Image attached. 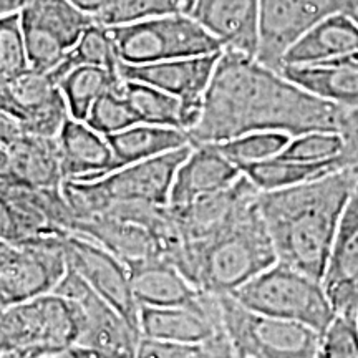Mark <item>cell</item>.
<instances>
[{
  "instance_id": "obj_13",
  "label": "cell",
  "mask_w": 358,
  "mask_h": 358,
  "mask_svg": "<svg viewBox=\"0 0 358 358\" xmlns=\"http://www.w3.org/2000/svg\"><path fill=\"white\" fill-rule=\"evenodd\" d=\"M64 250L71 271L140 330V306L133 295L127 264L95 241L73 232L64 236Z\"/></svg>"
},
{
  "instance_id": "obj_30",
  "label": "cell",
  "mask_w": 358,
  "mask_h": 358,
  "mask_svg": "<svg viewBox=\"0 0 358 358\" xmlns=\"http://www.w3.org/2000/svg\"><path fill=\"white\" fill-rule=\"evenodd\" d=\"M93 65L118 71L120 58L116 55L115 43L111 40L110 30L100 24H93L82 35L78 43L69 52L65 60L52 71V78L58 83V78L75 66Z\"/></svg>"
},
{
  "instance_id": "obj_44",
  "label": "cell",
  "mask_w": 358,
  "mask_h": 358,
  "mask_svg": "<svg viewBox=\"0 0 358 358\" xmlns=\"http://www.w3.org/2000/svg\"><path fill=\"white\" fill-rule=\"evenodd\" d=\"M10 174V148L0 141V181H7Z\"/></svg>"
},
{
  "instance_id": "obj_36",
  "label": "cell",
  "mask_w": 358,
  "mask_h": 358,
  "mask_svg": "<svg viewBox=\"0 0 358 358\" xmlns=\"http://www.w3.org/2000/svg\"><path fill=\"white\" fill-rule=\"evenodd\" d=\"M313 358H358V324L355 313H337L320 334Z\"/></svg>"
},
{
  "instance_id": "obj_12",
  "label": "cell",
  "mask_w": 358,
  "mask_h": 358,
  "mask_svg": "<svg viewBox=\"0 0 358 358\" xmlns=\"http://www.w3.org/2000/svg\"><path fill=\"white\" fill-rule=\"evenodd\" d=\"M64 236L37 237L19 245L12 262L0 271V308L53 292L69 271Z\"/></svg>"
},
{
  "instance_id": "obj_40",
  "label": "cell",
  "mask_w": 358,
  "mask_h": 358,
  "mask_svg": "<svg viewBox=\"0 0 358 358\" xmlns=\"http://www.w3.org/2000/svg\"><path fill=\"white\" fill-rule=\"evenodd\" d=\"M0 239L15 245L22 244V241H24L19 226H17L15 219L12 216L10 208H8L7 201L3 199L2 192H0Z\"/></svg>"
},
{
  "instance_id": "obj_39",
  "label": "cell",
  "mask_w": 358,
  "mask_h": 358,
  "mask_svg": "<svg viewBox=\"0 0 358 358\" xmlns=\"http://www.w3.org/2000/svg\"><path fill=\"white\" fill-rule=\"evenodd\" d=\"M340 133L345 140L342 163L345 168L352 169L358 181V108H342Z\"/></svg>"
},
{
  "instance_id": "obj_29",
  "label": "cell",
  "mask_w": 358,
  "mask_h": 358,
  "mask_svg": "<svg viewBox=\"0 0 358 358\" xmlns=\"http://www.w3.org/2000/svg\"><path fill=\"white\" fill-rule=\"evenodd\" d=\"M123 93L140 123L181 128L179 98L148 83L133 82V80H123Z\"/></svg>"
},
{
  "instance_id": "obj_47",
  "label": "cell",
  "mask_w": 358,
  "mask_h": 358,
  "mask_svg": "<svg viewBox=\"0 0 358 358\" xmlns=\"http://www.w3.org/2000/svg\"><path fill=\"white\" fill-rule=\"evenodd\" d=\"M355 319H357V324H358V307H357V310H355Z\"/></svg>"
},
{
  "instance_id": "obj_9",
  "label": "cell",
  "mask_w": 358,
  "mask_h": 358,
  "mask_svg": "<svg viewBox=\"0 0 358 358\" xmlns=\"http://www.w3.org/2000/svg\"><path fill=\"white\" fill-rule=\"evenodd\" d=\"M82 310L57 294L0 308V355L38 345L77 343Z\"/></svg>"
},
{
  "instance_id": "obj_27",
  "label": "cell",
  "mask_w": 358,
  "mask_h": 358,
  "mask_svg": "<svg viewBox=\"0 0 358 358\" xmlns=\"http://www.w3.org/2000/svg\"><path fill=\"white\" fill-rule=\"evenodd\" d=\"M342 158L327 163H301V161L285 159L282 156L250 164L243 173L248 176L259 191H275L294 187L306 182L315 181L343 169Z\"/></svg>"
},
{
  "instance_id": "obj_14",
  "label": "cell",
  "mask_w": 358,
  "mask_h": 358,
  "mask_svg": "<svg viewBox=\"0 0 358 358\" xmlns=\"http://www.w3.org/2000/svg\"><path fill=\"white\" fill-rule=\"evenodd\" d=\"M334 12H337V0H261L256 58L280 71L284 55L295 40Z\"/></svg>"
},
{
  "instance_id": "obj_20",
  "label": "cell",
  "mask_w": 358,
  "mask_h": 358,
  "mask_svg": "<svg viewBox=\"0 0 358 358\" xmlns=\"http://www.w3.org/2000/svg\"><path fill=\"white\" fill-rule=\"evenodd\" d=\"M261 0H196L191 15L222 45V50L257 55Z\"/></svg>"
},
{
  "instance_id": "obj_16",
  "label": "cell",
  "mask_w": 358,
  "mask_h": 358,
  "mask_svg": "<svg viewBox=\"0 0 358 358\" xmlns=\"http://www.w3.org/2000/svg\"><path fill=\"white\" fill-rule=\"evenodd\" d=\"M141 337L203 343L224 332L217 295L204 294L198 306L140 307Z\"/></svg>"
},
{
  "instance_id": "obj_42",
  "label": "cell",
  "mask_w": 358,
  "mask_h": 358,
  "mask_svg": "<svg viewBox=\"0 0 358 358\" xmlns=\"http://www.w3.org/2000/svg\"><path fill=\"white\" fill-rule=\"evenodd\" d=\"M69 2L73 3L75 7H78L80 10L87 12L93 17H96L98 13L103 12L106 7L110 6L111 0H69Z\"/></svg>"
},
{
  "instance_id": "obj_46",
  "label": "cell",
  "mask_w": 358,
  "mask_h": 358,
  "mask_svg": "<svg viewBox=\"0 0 358 358\" xmlns=\"http://www.w3.org/2000/svg\"><path fill=\"white\" fill-rule=\"evenodd\" d=\"M22 3H24V0H0V15L19 12Z\"/></svg>"
},
{
  "instance_id": "obj_22",
  "label": "cell",
  "mask_w": 358,
  "mask_h": 358,
  "mask_svg": "<svg viewBox=\"0 0 358 358\" xmlns=\"http://www.w3.org/2000/svg\"><path fill=\"white\" fill-rule=\"evenodd\" d=\"M65 181H93L115 171V158L106 138L87 122L66 120L57 136Z\"/></svg>"
},
{
  "instance_id": "obj_37",
  "label": "cell",
  "mask_w": 358,
  "mask_h": 358,
  "mask_svg": "<svg viewBox=\"0 0 358 358\" xmlns=\"http://www.w3.org/2000/svg\"><path fill=\"white\" fill-rule=\"evenodd\" d=\"M30 69L19 12L0 15V82Z\"/></svg>"
},
{
  "instance_id": "obj_7",
  "label": "cell",
  "mask_w": 358,
  "mask_h": 358,
  "mask_svg": "<svg viewBox=\"0 0 358 358\" xmlns=\"http://www.w3.org/2000/svg\"><path fill=\"white\" fill-rule=\"evenodd\" d=\"M222 325L236 358H313L320 334L299 322L250 310L232 295L219 297Z\"/></svg>"
},
{
  "instance_id": "obj_35",
  "label": "cell",
  "mask_w": 358,
  "mask_h": 358,
  "mask_svg": "<svg viewBox=\"0 0 358 358\" xmlns=\"http://www.w3.org/2000/svg\"><path fill=\"white\" fill-rule=\"evenodd\" d=\"M345 140L338 131H308L290 138L279 156L301 163H327L342 158Z\"/></svg>"
},
{
  "instance_id": "obj_8",
  "label": "cell",
  "mask_w": 358,
  "mask_h": 358,
  "mask_svg": "<svg viewBox=\"0 0 358 358\" xmlns=\"http://www.w3.org/2000/svg\"><path fill=\"white\" fill-rule=\"evenodd\" d=\"M19 17L30 69L42 73H52L95 24L69 0H24Z\"/></svg>"
},
{
  "instance_id": "obj_23",
  "label": "cell",
  "mask_w": 358,
  "mask_h": 358,
  "mask_svg": "<svg viewBox=\"0 0 358 358\" xmlns=\"http://www.w3.org/2000/svg\"><path fill=\"white\" fill-rule=\"evenodd\" d=\"M355 50H358V25L345 13L334 12L295 40L284 55V65H320Z\"/></svg>"
},
{
  "instance_id": "obj_25",
  "label": "cell",
  "mask_w": 358,
  "mask_h": 358,
  "mask_svg": "<svg viewBox=\"0 0 358 358\" xmlns=\"http://www.w3.org/2000/svg\"><path fill=\"white\" fill-rule=\"evenodd\" d=\"M105 138L113 153L115 169L192 145L185 129L148 123H136Z\"/></svg>"
},
{
  "instance_id": "obj_24",
  "label": "cell",
  "mask_w": 358,
  "mask_h": 358,
  "mask_svg": "<svg viewBox=\"0 0 358 358\" xmlns=\"http://www.w3.org/2000/svg\"><path fill=\"white\" fill-rule=\"evenodd\" d=\"M7 182L29 187H62L65 181L57 138L22 134L10 146Z\"/></svg>"
},
{
  "instance_id": "obj_38",
  "label": "cell",
  "mask_w": 358,
  "mask_h": 358,
  "mask_svg": "<svg viewBox=\"0 0 358 358\" xmlns=\"http://www.w3.org/2000/svg\"><path fill=\"white\" fill-rule=\"evenodd\" d=\"M0 358H96L87 348L77 343H62V345H38L24 350L8 352Z\"/></svg>"
},
{
  "instance_id": "obj_3",
  "label": "cell",
  "mask_w": 358,
  "mask_h": 358,
  "mask_svg": "<svg viewBox=\"0 0 358 358\" xmlns=\"http://www.w3.org/2000/svg\"><path fill=\"white\" fill-rule=\"evenodd\" d=\"M169 262L201 292L221 297L275 264L277 256L257 203L208 239L182 243Z\"/></svg>"
},
{
  "instance_id": "obj_2",
  "label": "cell",
  "mask_w": 358,
  "mask_h": 358,
  "mask_svg": "<svg viewBox=\"0 0 358 358\" xmlns=\"http://www.w3.org/2000/svg\"><path fill=\"white\" fill-rule=\"evenodd\" d=\"M357 182L352 169L343 168L306 185L261 191L259 211L277 261L322 280Z\"/></svg>"
},
{
  "instance_id": "obj_15",
  "label": "cell",
  "mask_w": 358,
  "mask_h": 358,
  "mask_svg": "<svg viewBox=\"0 0 358 358\" xmlns=\"http://www.w3.org/2000/svg\"><path fill=\"white\" fill-rule=\"evenodd\" d=\"M261 191L243 173L232 185L185 208H171L182 243H198L222 231L257 204Z\"/></svg>"
},
{
  "instance_id": "obj_11",
  "label": "cell",
  "mask_w": 358,
  "mask_h": 358,
  "mask_svg": "<svg viewBox=\"0 0 358 358\" xmlns=\"http://www.w3.org/2000/svg\"><path fill=\"white\" fill-rule=\"evenodd\" d=\"M0 110L34 136L57 138L66 120L69 106L50 73L27 69L0 82Z\"/></svg>"
},
{
  "instance_id": "obj_41",
  "label": "cell",
  "mask_w": 358,
  "mask_h": 358,
  "mask_svg": "<svg viewBox=\"0 0 358 358\" xmlns=\"http://www.w3.org/2000/svg\"><path fill=\"white\" fill-rule=\"evenodd\" d=\"M22 134H24V131H22L20 124L12 116H8L6 111L0 110V141L10 146L12 143L19 140Z\"/></svg>"
},
{
  "instance_id": "obj_28",
  "label": "cell",
  "mask_w": 358,
  "mask_h": 358,
  "mask_svg": "<svg viewBox=\"0 0 358 358\" xmlns=\"http://www.w3.org/2000/svg\"><path fill=\"white\" fill-rule=\"evenodd\" d=\"M120 82H122V77H120L118 71L103 69V66L80 65L65 71L58 78V87L64 93L71 118L85 122L93 103L106 90L115 87Z\"/></svg>"
},
{
  "instance_id": "obj_1",
  "label": "cell",
  "mask_w": 358,
  "mask_h": 358,
  "mask_svg": "<svg viewBox=\"0 0 358 358\" xmlns=\"http://www.w3.org/2000/svg\"><path fill=\"white\" fill-rule=\"evenodd\" d=\"M342 108L312 95L244 53L222 50L204 95L203 115L189 131L192 146L252 131H338Z\"/></svg>"
},
{
  "instance_id": "obj_18",
  "label": "cell",
  "mask_w": 358,
  "mask_h": 358,
  "mask_svg": "<svg viewBox=\"0 0 358 358\" xmlns=\"http://www.w3.org/2000/svg\"><path fill=\"white\" fill-rule=\"evenodd\" d=\"M322 284L335 312L355 313L358 307V182L343 211Z\"/></svg>"
},
{
  "instance_id": "obj_45",
  "label": "cell",
  "mask_w": 358,
  "mask_h": 358,
  "mask_svg": "<svg viewBox=\"0 0 358 358\" xmlns=\"http://www.w3.org/2000/svg\"><path fill=\"white\" fill-rule=\"evenodd\" d=\"M337 12L345 13L348 19L358 25V0H337Z\"/></svg>"
},
{
  "instance_id": "obj_31",
  "label": "cell",
  "mask_w": 358,
  "mask_h": 358,
  "mask_svg": "<svg viewBox=\"0 0 358 358\" xmlns=\"http://www.w3.org/2000/svg\"><path fill=\"white\" fill-rule=\"evenodd\" d=\"M290 138V134L282 131H252L214 145L243 171L250 164L277 158L289 145Z\"/></svg>"
},
{
  "instance_id": "obj_17",
  "label": "cell",
  "mask_w": 358,
  "mask_h": 358,
  "mask_svg": "<svg viewBox=\"0 0 358 358\" xmlns=\"http://www.w3.org/2000/svg\"><path fill=\"white\" fill-rule=\"evenodd\" d=\"M222 52L211 55L176 58L146 65H118L123 80L148 83L181 100L182 105H201Z\"/></svg>"
},
{
  "instance_id": "obj_19",
  "label": "cell",
  "mask_w": 358,
  "mask_h": 358,
  "mask_svg": "<svg viewBox=\"0 0 358 358\" xmlns=\"http://www.w3.org/2000/svg\"><path fill=\"white\" fill-rule=\"evenodd\" d=\"M241 174L243 171L214 143L194 145L187 158L179 164L168 206L174 209L185 208L203 196L232 185Z\"/></svg>"
},
{
  "instance_id": "obj_26",
  "label": "cell",
  "mask_w": 358,
  "mask_h": 358,
  "mask_svg": "<svg viewBox=\"0 0 358 358\" xmlns=\"http://www.w3.org/2000/svg\"><path fill=\"white\" fill-rule=\"evenodd\" d=\"M280 73L340 108H358V70L340 64L284 65Z\"/></svg>"
},
{
  "instance_id": "obj_33",
  "label": "cell",
  "mask_w": 358,
  "mask_h": 358,
  "mask_svg": "<svg viewBox=\"0 0 358 358\" xmlns=\"http://www.w3.org/2000/svg\"><path fill=\"white\" fill-rule=\"evenodd\" d=\"M134 358H236L226 330L203 343L168 342L141 337Z\"/></svg>"
},
{
  "instance_id": "obj_43",
  "label": "cell",
  "mask_w": 358,
  "mask_h": 358,
  "mask_svg": "<svg viewBox=\"0 0 358 358\" xmlns=\"http://www.w3.org/2000/svg\"><path fill=\"white\" fill-rule=\"evenodd\" d=\"M17 250H19V245L7 243V241L0 239V271L6 268L8 264L12 262V259L15 257Z\"/></svg>"
},
{
  "instance_id": "obj_34",
  "label": "cell",
  "mask_w": 358,
  "mask_h": 358,
  "mask_svg": "<svg viewBox=\"0 0 358 358\" xmlns=\"http://www.w3.org/2000/svg\"><path fill=\"white\" fill-rule=\"evenodd\" d=\"M85 122L95 131L103 134V136L123 131V129L140 123L136 113H134L131 105H129L128 98L123 93V78L118 85L106 90L93 103Z\"/></svg>"
},
{
  "instance_id": "obj_5",
  "label": "cell",
  "mask_w": 358,
  "mask_h": 358,
  "mask_svg": "<svg viewBox=\"0 0 358 358\" xmlns=\"http://www.w3.org/2000/svg\"><path fill=\"white\" fill-rule=\"evenodd\" d=\"M232 297L250 310L303 324L322 334L337 315L322 280L277 261Z\"/></svg>"
},
{
  "instance_id": "obj_21",
  "label": "cell",
  "mask_w": 358,
  "mask_h": 358,
  "mask_svg": "<svg viewBox=\"0 0 358 358\" xmlns=\"http://www.w3.org/2000/svg\"><path fill=\"white\" fill-rule=\"evenodd\" d=\"M127 267L140 307H187L203 301L204 292L196 289L168 259H146Z\"/></svg>"
},
{
  "instance_id": "obj_4",
  "label": "cell",
  "mask_w": 358,
  "mask_h": 358,
  "mask_svg": "<svg viewBox=\"0 0 358 358\" xmlns=\"http://www.w3.org/2000/svg\"><path fill=\"white\" fill-rule=\"evenodd\" d=\"M191 150L192 145L179 148L171 153L118 168L93 181L66 179L62 185V192L77 216V224L118 203L168 206L179 164Z\"/></svg>"
},
{
  "instance_id": "obj_6",
  "label": "cell",
  "mask_w": 358,
  "mask_h": 358,
  "mask_svg": "<svg viewBox=\"0 0 358 358\" xmlns=\"http://www.w3.org/2000/svg\"><path fill=\"white\" fill-rule=\"evenodd\" d=\"M106 29L110 30L120 64L127 65L158 64L222 52L221 42L186 13L151 17Z\"/></svg>"
},
{
  "instance_id": "obj_10",
  "label": "cell",
  "mask_w": 358,
  "mask_h": 358,
  "mask_svg": "<svg viewBox=\"0 0 358 358\" xmlns=\"http://www.w3.org/2000/svg\"><path fill=\"white\" fill-rule=\"evenodd\" d=\"M53 294L75 302L82 310L77 345L96 358H134L141 332L69 267Z\"/></svg>"
},
{
  "instance_id": "obj_32",
  "label": "cell",
  "mask_w": 358,
  "mask_h": 358,
  "mask_svg": "<svg viewBox=\"0 0 358 358\" xmlns=\"http://www.w3.org/2000/svg\"><path fill=\"white\" fill-rule=\"evenodd\" d=\"M196 0H111L110 6L95 17L96 24L115 27L159 15H191Z\"/></svg>"
}]
</instances>
